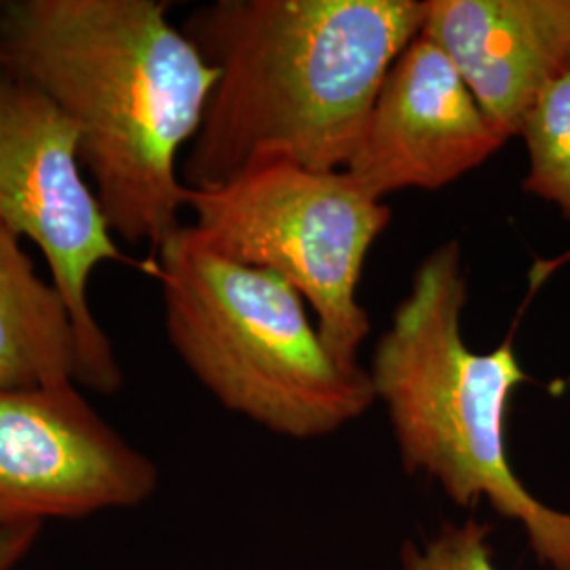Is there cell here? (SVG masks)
<instances>
[{"label":"cell","instance_id":"6da1fadb","mask_svg":"<svg viewBox=\"0 0 570 570\" xmlns=\"http://www.w3.org/2000/svg\"><path fill=\"white\" fill-rule=\"evenodd\" d=\"M167 9L161 0L0 2V63L77 125L115 237L155 249L184 226L183 150L218 79Z\"/></svg>","mask_w":570,"mask_h":570},{"label":"cell","instance_id":"7a4b0ae2","mask_svg":"<svg viewBox=\"0 0 570 570\" xmlns=\"http://www.w3.org/2000/svg\"><path fill=\"white\" fill-rule=\"evenodd\" d=\"M423 0H216L184 21L218 79L183 159L190 190L254 165L345 169Z\"/></svg>","mask_w":570,"mask_h":570},{"label":"cell","instance_id":"3957f363","mask_svg":"<svg viewBox=\"0 0 570 570\" xmlns=\"http://www.w3.org/2000/svg\"><path fill=\"white\" fill-rule=\"evenodd\" d=\"M468 277L461 245L435 247L412 275L367 370L387 406L404 468L438 480L456 505L487 499L529 534L541 564L570 570V513L530 494L511 468V395L529 381L511 341L475 353L463 336Z\"/></svg>","mask_w":570,"mask_h":570},{"label":"cell","instance_id":"277c9868","mask_svg":"<svg viewBox=\"0 0 570 570\" xmlns=\"http://www.w3.org/2000/svg\"><path fill=\"white\" fill-rule=\"evenodd\" d=\"M157 252L167 338L223 406L298 440L372 406L367 370L332 357L305 298L279 275L220 256L190 226Z\"/></svg>","mask_w":570,"mask_h":570},{"label":"cell","instance_id":"5b68a950","mask_svg":"<svg viewBox=\"0 0 570 570\" xmlns=\"http://www.w3.org/2000/svg\"><path fill=\"white\" fill-rule=\"evenodd\" d=\"M193 233L220 256L273 271L308 303L322 341L346 367L370 317L357 292L367 252L391 223V207L367 197L345 169L254 165L212 190H190Z\"/></svg>","mask_w":570,"mask_h":570},{"label":"cell","instance_id":"8992f818","mask_svg":"<svg viewBox=\"0 0 570 570\" xmlns=\"http://www.w3.org/2000/svg\"><path fill=\"white\" fill-rule=\"evenodd\" d=\"M82 169L77 125L0 63V223L41 249L77 330L79 385L112 395L122 370L89 305V282L98 266L142 265L122 254Z\"/></svg>","mask_w":570,"mask_h":570},{"label":"cell","instance_id":"52a82bcc","mask_svg":"<svg viewBox=\"0 0 570 570\" xmlns=\"http://www.w3.org/2000/svg\"><path fill=\"white\" fill-rule=\"evenodd\" d=\"M157 480L77 385L0 391V527L136 508Z\"/></svg>","mask_w":570,"mask_h":570},{"label":"cell","instance_id":"ba28073f","mask_svg":"<svg viewBox=\"0 0 570 570\" xmlns=\"http://www.w3.org/2000/svg\"><path fill=\"white\" fill-rule=\"evenodd\" d=\"M505 142L446 53L419 35L391 66L345 171L383 202L454 183Z\"/></svg>","mask_w":570,"mask_h":570},{"label":"cell","instance_id":"9c48e42d","mask_svg":"<svg viewBox=\"0 0 570 570\" xmlns=\"http://www.w3.org/2000/svg\"><path fill=\"white\" fill-rule=\"evenodd\" d=\"M421 37L440 47L510 140L570 51V0H425Z\"/></svg>","mask_w":570,"mask_h":570},{"label":"cell","instance_id":"30bf717a","mask_svg":"<svg viewBox=\"0 0 570 570\" xmlns=\"http://www.w3.org/2000/svg\"><path fill=\"white\" fill-rule=\"evenodd\" d=\"M81 351L60 289L0 223V391L79 385Z\"/></svg>","mask_w":570,"mask_h":570},{"label":"cell","instance_id":"8fae6325","mask_svg":"<svg viewBox=\"0 0 570 570\" xmlns=\"http://www.w3.org/2000/svg\"><path fill=\"white\" fill-rule=\"evenodd\" d=\"M520 136L529 150L524 190L570 220V51L532 104Z\"/></svg>","mask_w":570,"mask_h":570},{"label":"cell","instance_id":"7c38bea8","mask_svg":"<svg viewBox=\"0 0 570 570\" xmlns=\"http://www.w3.org/2000/svg\"><path fill=\"white\" fill-rule=\"evenodd\" d=\"M489 524L468 520L461 527L444 524L425 550L407 543L402 551L404 570H499L492 562Z\"/></svg>","mask_w":570,"mask_h":570},{"label":"cell","instance_id":"4fadbf2b","mask_svg":"<svg viewBox=\"0 0 570 570\" xmlns=\"http://www.w3.org/2000/svg\"><path fill=\"white\" fill-rule=\"evenodd\" d=\"M39 524L0 527V570H13L39 539Z\"/></svg>","mask_w":570,"mask_h":570}]
</instances>
